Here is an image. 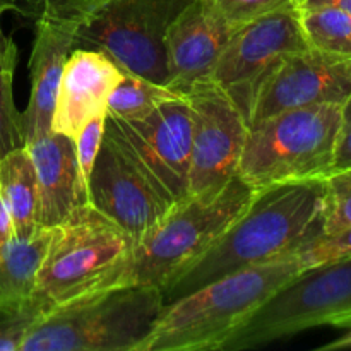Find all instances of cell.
I'll list each match as a JSON object with an SVG mask.
<instances>
[{
    "instance_id": "9a60e30c",
    "label": "cell",
    "mask_w": 351,
    "mask_h": 351,
    "mask_svg": "<svg viewBox=\"0 0 351 351\" xmlns=\"http://www.w3.org/2000/svg\"><path fill=\"white\" fill-rule=\"evenodd\" d=\"M232 33L233 27L201 0L189 3L170 24L165 38L168 88L187 95L199 82L211 81Z\"/></svg>"
},
{
    "instance_id": "f1b7e54d",
    "label": "cell",
    "mask_w": 351,
    "mask_h": 351,
    "mask_svg": "<svg viewBox=\"0 0 351 351\" xmlns=\"http://www.w3.org/2000/svg\"><path fill=\"white\" fill-rule=\"evenodd\" d=\"M7 10H17V0H0V19ZM14 51H17L16 43H14L12 38L3 36L2 27H0V64Z\"/></svg>"
},
{
    "instance_id": "5bb4252c",
    "label": "cell",
    "mask_w": 351,
    "mask_h": 351,
    "mask_svg": "<svg viewBox=\"0 0 351 351\" xmlns=\"http://www.w3.org/2000/svg\"><path fill=\"white\" fill-rule=\"evenodd\" d=\"M34 19L29 58L31 95L23 113L26 144L51 130L55 99L65 62L75 50V19L67 7L43 0L24 12Z\"/></svg>"
},
{
    "instance_id": "ba28073f",
    "label": "cell",
    "mask_w": 351,
    "mask_h": 351,
    "mask_svg": "<svg viewBox=\"0 0 351 351\" xmlns=\"http://www.w3.org/2000/svg\"><path fill=\"white\" fill-rule=\"evenodd\" d=\"M132 245V237L98 209L88 202L77 206L64 223L51 228L33 297L50 312L88 293Z\"/></svg>"
},
{
    "instance_id": "9c48e42d",
    "label": "cell",
    "mask_w": 351,
    "mask_h": 351,
    "mask_svg": "<svg viewBox=\"0 0 351 351\" xmlns=\"http://www.w3.org/2000/svg\"><path fill=\"white\" fill-rule=\"evenodd\" d=\"M105 132L168 208L187 201L192 149V112L187 96L163 103L143 119H119L106 113Z\"/></svg>"
},
{
    "instance_id": "6da1fadb",
    "label": "cell",
    "mask_w": 351,
    "mask_h": 351,
    "mask_svg": "<svg viewBox=\"0 0 351 351\" xmlns=\"http://www.w3.org/2000/svg\"><path fill=\"white\" fill-rule=\"evenodd\" d=\"M322 206L324 178L256 191L245 211L216 242L161 288L165 304L226 274L290 254L321 232Z\"/></svg>"
},
{
    "instance_id": "603a6c76",
    "label": "cell",
    "mask_w": 351,
    "mask_h": 351,
    "mask_svg": "<svg viewBox=\"0 0 351 351\" xmlns=\"http://www.w3.org/2000/svg\"><path fill=\"white\" fill-rule=\"evenodd\" d=\"M351 226V168L324 178L321 233L332 235Z\"/></svg>"
},
{
    "instance_id": "83f0119b",
    "label": "cell",
    "mask_w": 351,
    "mask_h": 351,
    "mask_svg": "<svg viewBox=\"0 0 351 351\" xmlns=\"http://www.w3.org/2000/svg\"><path fill=\"white\" fill-rule=\"evenodd\" d=\"M351 168V103L346 101L343 106V120L339 127L338 141H336L335 161H332V171H341Z\"/></svg>"
},
{
    "instance_id": "7c38bea8",
    "label": "cell",
    "mask_w": 351,
    "mask_h": 351,
    "mask_svg": "<svg viewBox=\"0 0 351 351\" xmlns=\"http://www.w3.org/2000/svg\"><path fill=\"white\" fill-rule=\"evenodd\" d=\"M351 98V57L305 48L285 55L254 108L250 125L285 110L345 105Z\"/></svg>"
},
{
    "instance_id": "d6a6232c",
    "label": "cell",
    "mask_w": 351,
    "mask_h": 351,
    "mask_svg": "<svg viewBox=\"0 0 351 351\" xmlns=\"http://www.w3.org/2000/svg\"><path fill=\"white\" fill-rule=\"evenodd\" d=\"M348 101H350V103H351V98H350V99H348Z\"/></svg>"
},
{
    "instance_id": "ffe728a7",
    "label": "cell",
    "mask_w": 351,
    "mask_h": 351,
    "mask_svg": "<svg viewBox=\"0 0 351 351\" xmlns=\"http://www.w3.org/2000/svg\"><path fill=\"white\" fill-rule=\"evenodd\" d=\"M185 95L173 91L168 86L144 79L132 72H122V77L110 93L106 113L119 119H143L163 103L184 99Z\"/></svg>"
},
{
    "instance_id": "30bf717a",
    "label": "cell",
    "mask_w": 351,
    "mask_h": 351,
    "mask_svg": "<svg viewBox=\"0 0 351 351\" xmlns=\"http://www.w3.org/2000/svg\"><path fill=\"white\" fill-rule=\"evenodd\" d=\"M308 48L295 3L235 27L211 81L230 96L250 125L261 89L285 55Z\"/></svg>"
},
{
    "instance_id": "52a82bcc",
    "label": "cell",
    "mask_w": 351,
    "mask_h": 351,
    "mask_svg": "<svg viewBox=\"0 0 351 351\" xmlns=\"http://www.w3.org/2000/svg\"><path fill=\"white\" fill-rule=\"evenodd\" d=\"M322 326H351V257L302 271L235 329L219 351L257 348Z\"/></svg>"
},
{
    "instance_id": "5b68a950",
    "label": "cell",
    "mask_w": 351,
    "mask_h": 351,
    "mask_svg": "<svg viewBox=\"0 0 351 351\" xmlns=\"http://www.w3.org/2000/svg\"><path fill=\"white\" fill-rule=\"evenodd\" d=\"M343 106H304L254 122L237 175L254 191L326 178L332 171Z\"/></svg>"
},
{
    "instance_id": "4316f807",
    "label": "cell",
    "mask_w": 351,
    "mask_h": 351,
    "mask_svg": "<svg viewBox=\"0 0 351 351\" xmlns=\"http://www.w3.org/2000/svg\"><path fill=\"white\" fill-rule=\"evenodd\" d=\"M105 115L106 113H101V115H96L95 119L89 120L74 141L79 171H81V178L86 185V191H88V180L89 175H91L93 165H95L99 146H101L103 132H105Z\"/></svg>"
},
{
    "instance_id": "7a4b0ae2",
    "label": "cell",
    "mask_w": 351,
    "mask_h": 351,
    "mask_svg": "<svg viewBox=\"0 0 351 351\" xmlns=\"http://www.w3.org/2000/svg\"><path fill=\"white\" fill-rule=\"evenodd\" d=\"M302 271L291 250L168 302L141 351H219L235 329Z\"/></svg>"
},
{
    "instance_id": "4fadbf2b",
    "label": "cell",
    "mask_w": 351,
    "mask_h": 351,
    "mask_svg": "<svg viewBox=\"0 0 351 351\" xmlns=\"http://www.w3.org/2000/svg\"><path fill=\"white\" fill-rule=\"evenodd\" d=\"M88 204L125 230L134 240L153 228L171 209L106 132H103L89 175Z\"/></svg>"
},
{
    "instance_id": "44dd1931",
    "label": "cell",
    "mask_w": 351,
    "mask_h": 351,
    "mask_svg": "<svg viewBox=\"0 0 351 351\" xmlns=\"http://www.w3.org/2000/svg\"><path fill=\"white\" fill-rule=\"evenodd\" d=\"M298 17L308 47L351 57V14L324 5L298 10Z\"/></svg>"
},
{
    "instance_id": "1f68e13d",
    "label": "cell",
    "mask_w": 351,
    "mask_h": 351,
    "mask_svg": "<svg viewBox=\"0 0 351 351\" xmlns=\"http://www.w3.org/2000/svg\"><path fill=\"white\" fill-rule=\"evenodd\" d=\"M36 2H40V0H17V10H16V12H23L26 7L33 5V3H36Z\"/></svg>"
},
{
    "instance_id": "cb8c5ba5",
    "label": "cell",
    "mask_w": 351,
    "mask_h": 351,
    "mask_svg": "<svg viewBox=\"0 0 351 351\" xmlns=\"http://www.w3.org/2000/svg\"><path fill=\"white\" fill-rule=\"evenodd\" d=\"M47 314V308L33 295L19 304L0 308V351H21L27 332Z\"/></svg>"
},
{
    "instance_id": "484cf974",
    "label": "cell",
    "mask_w": 351,
    "mask_h": 351,
    "mask_svg": "<svg viewBox=\"0 0 351 351\" xmlns=\"http://www.w3.org/2000/svg\"><path fill=\"white\" fill-rule=\"evenodd\" d=\"M201 2L235 29L280 7L295 3V0H201Z\"/></svg>"
},
{
    "instance_id": "7402d4cb",
    "label": "cell",
    "mask_w": 351,
    "mask_h": 351,
    "mask_svg": "<svg viewBox=\"0 0 351 351\" xmlns=\"http://www.w3.org/2000/svg\"><path fill=\"white\" fill-rule=\"evenodd\" d=\"M17 65V51L10 53L0 64V160L12 151L26 146L23 129V113L14 103V71Z\"/></svg>"
},
{
    "instance_id": "277c9868",
    "label": "cell",
    "mask_w": 351,
    "mask_h": 351,
    "mask_svg": "<svg viewBox=\"0 0 351 351\" xmlns=\"http://www.w3.org/2000/svg\"><path fill=\"white\" fill-rule=\"evenodd\" d=\"M163 307L161 288L147 285L82 293L40 319L21 351H141Z\"/></svg>"
},
{
    "instance_id": "3957f363",
    "label": "cell",
    "mask_w": 351,
    "mask_h": 351,
    "mask_svg": "<svg viewBox=\"0 0 351 351\" xmlns=\"http://www.w3.org/2000/svg\"><path fill=\"white\" fill-rule=\"evenodd\" d=\"M254 192L237 175L213 197H189L173 206L153 228L134 240L127 256L89 291L134 285L163 288L245 211Z\"/></svg>"
},
{
    "instance_id": "4dcf8cb0",
    "label": "cell",
    "mask_w": 351,
    "mask_h": 351,
    "mask_svg": "<svg viewBox=\"0 0 351 351\" xmlns=\"http://www.w3.org/2000/svg\"><path fill=\"white\" fill-rule=\"evenodd\" d=\"M336 7L345 12L351 14V0H295V7L298 10L302 9H312V7Z\"/></svg>"
},
{
    "instance_id": "8992f818",
    "label": "cell",
    "mask_w": 351,
    "mask_h": 351,
    "mask_svg": "<svg viewBox=\"0 0 351 351\" xmlns=\"http://www.w3.org/2000/svg\"><path fill=\"white\" fill-rule=\"evenodd\" d=\"M43 2V0H40ZM36 2V3H40ZM75 19V48L99 50L122 71L167 86L165 38L194 0H50ZM33 3V5H36ZM33 5L26 7L21 14Z\"/></svg>"
},
{
    "instance_id": "8fae6325",
    "label": "cell",
    "mask_w": 351,
    "mask_h": 351,
    "mask_svg": "<svg viewBox=\"0 0 351 351\" xmlns=\"http://www.w3.org/2000/svg\"><path fill=\"white\" fill-rule=\"evenodd\" d=\"M185 96L192 112L189 197H213L237 177L249 123L216 82H199Z\"/></svg>"
},
{
    "instance_id": "d4e9b609",
    "label": "cell",
    "mask_w": 351,
    "mask_h": 351,
    "mask_svg": "<svg viewBox=\"0 0 351 351\" xmlns=\"http://www.w3.org/2000/svg\"><path fill=\"white\" fill-rule=\"evenodd\" d=\"M302 269L351 257V226L332 235L315 233L293 250Z\"/></svg>"
},
{
    "instance_id": "e0dca14e",
    "label": "cell",
    "mask_w": 351,
    "mask_h": 351,
    "mask_svg": "<svg viewBox=\"0 0 351 351\" xmlns=\"http://www.w3.org/2000/svg\"><path fill=\"white\" fill-rule=\"evenodd\" d=\"M38 178L40 228H55L77 206L88 202V191L79 171L75 143L71 137L47 132L26 144Z\"/></svg>"
},
{
    "instance_id": "d6986e66",
    "label": "cell",
    "mask_w": 351,
    "mask_h": 351,
    "mask_svg": "<svg viewBox=\"0 0 351 351\" xmlns=\"http://www.w3.org/2000/svg\"><path fill=\"white\" fill-rule=\"evenodd\" d=\"M50 237L51 228H41L33 239L14 240L0 254V308L19 304L33 295L38 267Z\"/></svg>"
},
{
    "instance_id": "ac0fdd59",
    "label": "cell",
    "mask_w": 351,
    "mask_h": 351,
    "mask_svg": "<svg viewBox=\"0 0 351 351\" xmlns=\"http://www.w3.org/2000/svg\"><path fill=\"white\" fill-rule=\"evenodd\" d=\"M0 197L12 219L16 240L33 239L41 230L38 223L40 191L33 158L26 146L0 160Z\"/></svg>"
},
{
    "instance_id": "f546056e",
    "label": "cell",
    "mask_w": 351,
    "mask_h": 351,
    "mask_svg": "<svg viewBox=\"0 0 351 351\" xmlns=\"http://www.w3.org/2000/svg\"><path fill=\"white\" fill-rule=\"evenodd\" d=\"M16 240L14 237V226L12 219H10L9 211H7L5 204H3L2 197H0V254Z\"/></svg>"
},
{
    "instance_id": "2e32d148",
    "label": "cell",
    "mask_w": 351,
    "mask_h": 351,
    "mask_svg": "<svg viewBox=\"0 0 351 351\" xmlns=\"http://www.w3.org/2000/svg\"><path fill=\"white\" fill-rule=\"evenodd\" d=\"M122 69L106 53L75 48L69 55L55 99L51 132L75 141L86 123L106 113L110 93L122 77Z\"/></svg>"
}]
</instances>
